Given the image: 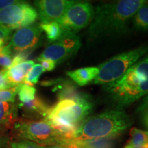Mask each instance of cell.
<instances>
[{"label":"cell","instance_id":"cell-34","mask_svg":"<svg viewBox=\"0 0 148 148\" xmlns=\"http://www.w3.org/2000/svg\"><path fill=\"white\" fill-rule=\"evenodd\" d=\"M46 148H66L65 146L63 145H51V146H47Z\"/></svg>","mask_w":148,"mask_h":148},{"label":"cell","instance_id":"cell-3","mask_svg":"<svg viewBox=\"0 0 148 148\" xmlns=\"http://www.w3.org/2000/svg\"><path fill=\"white\" fill-rule=\"evenodd\" d=\"M132 124V118L124 111L117 109L107 110L86 118L67 141L117 137Z\"/></svg>","mask_w":148,"mask_h":148},{"label":"cell","instance_id":"cell-9","mask_svg":"<svg viewBox=\"0 0 148 148\" xmlns=\"http://www.w3.org/2000/svg\"><path fill=\"white\" fill-rule=\"evenodd\" d=\"M82 43L76 34L64 32L60 39L48 45L38 58L53 61L60 64L76 54Z\"/></svg>","mask_w":148,"mask_h":148},{"label":"cell","instance_id":"cell-4","mask_svg":"<svg viewBox=\"0 0 148 148\" xmlns=\"http://www.w3.org/2000/svg\"><path fill=\"white\" fill-rule=\"evenodd\" d=\"M93 106L88 95L76 99H62L51 107L43 120L63 134L67 141L91 113Z\"/></svg>","mask_w":148,"mask_h":148},{"label":"cell","instance_id":"cell-16","mask_svg":"<svg viewBox=\"0 0 148 148\" xmlns=\"http://www.w3.org/2000/svg\"><path fill=\"white\" fill-rule=\"evenodd\" d=\"M18 106L23 109V110L27 114L39 115L45 119L51 107L45 101L38 96H36L32 101L29 102L18 104Z\"/></svg>","mask_w":148,"mask_h":148},{"label":"cell","instance_id":"cell-25","mask_svg":"<svg viewBox=\"0 0 148 148\" xmlns=\"http://www.w3.org/2000/svg\"><path fill=\"white\" fill-rule=\"evenodd\" d=\"M8 148H46V147L28 140H16L9 142Z\"/></svg>","mask_w":148,"mask_h":148},{"label":"cell","instance_id":"cell-14","mask_svg":"<svg viewBox=\"0 0 148 148\" xmlns=\"http://www.w3.org/2000/svg\"><path fill=\"white\" fill-rule=\"evenodd\" d=\"M99 73L97 66H90L77 69L66 72V75L75 84L79 86H85L91 84Z\"/></svg>","mask_w":148,"mask_h":148},{"label":"cell","instance_id":"cell-10","mask_svg":"<svg viewBox=\"0 0 148 148\" xmlns=\"http://www.w3.org/2000/svg\"><path fill=\"white\" fill-rule=\"evenodd\" d=\"M42 31L39 24L31 25L17 29L11 36L7 47L12 58L24 51H32L41 42Z\"/></svg>","mask_w":148,"mask_h":148},{"label":"cell","instance_id":"cell-20","mask_svg":"<svg viewBox=\"0 0 148 148\" xmlns=\"http://www.w3.org/2000/svg\"><path fill=\"white\" fill-rule=\"evenodd\" d=\"M130 138L127 145L137 147H147L148 148V134L147 132L143 131L136 127L131 129Z\"/></svg>","mask_w":148,"mask_h":148},{"label":"cell","instance_id":"cell-26","mask_svg":"<svg viewBox=\"0 0 148 148\" xmlns=\"http://www.w3.org/2000/svg\"><path fill=\"white\" fill-rule=\"evenodd\" d=\"M37 60L40 62V64L42 66L45 71H52L55 69L56 64L53 61L50 60H47V59H41V58H37Z\"/></svg>","mask_w":148,"mask_h":148},{"label":"cell","instance_id":"cell-35","mask_svg":"<svg viewBox=\"0 0 148 148\" xmlns=\"http://www.w3.org/2000/svg\"><path fill=\"white\" fill-rule=\"evenodd\" d=\"M123 148H147V147H134V146H131V145H127L125 146Z\"/></svg>","mask_w":148,"mask_h":148},{"label":"cell","instance_id":"cell-33","mask_svg":"<svg viewBox=\"0 0 148 148\" xmlns=\"http://www.w3.org/2000/svg\"><path fill=\"white\" fill-rule=\"evenodd\" d=\"M64 146H65L66 148H84L81 146H79L77 144L74 143H71V142H66L65 143V145Z\"/></svg>","mask_w":148,"mask_h":148},{"label":"cell","instance_id":"cell-1","mask_svg":"<svg viewBox=\"0 0 148 148\" xmlns=\"http://www.w3.org/2000/svg\"><path fill=\"white\" fill-rule=\"evenodd\" d=\"M145 3L143 0H121L98 5L90 24L88 36L96 39L127 34L133 16Z\"/></svg>","mask_w":148,"mask_h":148},{"label":"cell","instance_id":"cell-27","mask_svg":"<svg viewBox=\"0 0 148 148\" xmlns=\"http://www.w3.org/2000/svg\"><path fill=\"white\" fill-rule=\"evenodd\" d=\"M10 88H12V86L7 82L3 70H1L0 71V90L10 89Z\"/></svg>","mask_w":148,"mask_h":148},{"label":"cell","instance_id":"cell-29","mask_svg":"<svg viewBox=\"0 0 148 148\" xmlns=\"http://www.w3.org/2000/svg\"><path fill=\"white\" fill-rule=\"evenodd\" d=\"M147 110H148V93L145 95V97H144L141 103H140V106H138V108H137L136 112H137V113L140 114Z\"/></svg>","mask_w":148,"mask_h":148},{"label":"cell","instance_id":"cell-36","mask_svg":"<svg viewBox=\"0 0 148 148\" xmlns=\"http://www.w3.org/2000/svg\"><path fill=\"white\" fill-rule=\"evenodd\" d=\"M147 134H148V132H147Z\"/></svg>","mask_w":148,"mask_h":148},{"label":"cell","instance_id":"cell-6","mask_svg":"<svg viewBox=\"0 0 148 148\" xmlns=\"http://www.w3.org/2000/svg\"><path fill=\"white\" fill-rule=\"evenodd\" d=\"M147 53L148 45H142L110 58L97 66L99 73L91 84L105 86L116 82Z\"/></svg>","mask_w":148,"mask_h":148},{"label":"cell","instance_id":"cell-32","mask_svg":"<svg viewBox=\"0 0 148 148\" xmlns=\"http://www.w3.org/2000/svg\"><path fill=\"white\" fill-rule=\"evenodd\" d=\"M141 115V120L143 122V125H145L146 128L148 129V110L145 111L140 114Z\"/></svg>","mask_w":148,"mask_h":148},{"label":"cell","instance_id":"cell-2","mask_svg":"<svg viewBox=\"0 0 148 148\" xmlns=\"http://www.w3.org/2000/svg\"><path fill=\"white\" fill-rule=\"evenodd\" d=\"M117 110L130 106L148 93V53L131 66L121 79L104 86Z\"/></svg>","mask_w":148,"mask_h":148},{"label":"cell","instance_id":"cell-23","mask_svg":"<svg viewBox=\"0 0 148 148\" xmlns=\"http://www.w3.org/2000/svg\"><path fill=\"white\" fill-rule=\"evenodd\" d=\"M12 56L7 45L0 47V66L8 69L12 66Z\"/></svg>","mask_w":148,"mask_h":148},{"label":"cell","instance_id":"cell-7","mask_svg":"<svg viewBox=\"0 0 148 148\" xmlns=\"http://www.w3.org/2000/svg\"><path fill=\"white\" fill-rule=\"evenodd\" d=\"M38 18L36 9L29 3L18 1L0 10V30L14 29L32 25Z\"/></svg>","mask_w":148,"mask_h":148},{"label":"cell","instance_id":"cell-8","mask_svg":"<svg viewBox=\"0 0 148 148\" xmlns=\"http://www.w3.org/2000/svg\"><path fill=\"white\" fill-rule=\"evenodd\" d=\"M94 14L95 8L91 3L76 1L66 11L58 23L64 32L76 34L91 23Z\"/></svg>","mask_w":148,"mask_h":148},{"label":"cell","instance_id":"cell-11","mask_svg":"<svg viewBox=\"0 0 148 148\" xmlns=\"http://www.w3.org/2000/svg\"><path fill=\"white\" fill-rule=\"evenodd\" d=\"M76 1L72 0H38L34 4L41 23L58 22Z\"/></svg>","mask_w":148,"mask_h":148},{"label":"cell","instance_id":"cell-13","mask_svg":"<svg viewBox=\"0 0 148 148\" xmlns=\"http://www.w3.org/2000/svg\"><path fill=\"white\" fill-rule=\"evenodd\" d=\"M34 65L33 60H26L8 69H3L7 82L12 88L23 84L27 73Z\"/></svg>","mask_w":148,"mask_h":148},{"label":"cell","instance_id":"cell-19","mask_svg":"<svg viewBox=\"0 0 148 148\" xmlns=\"http://www.w3.org/2000/svg\"><path fill=\"white\" fill-rule=\"evenodd\" d=\"M133 27L138 31L148 30V3H145L133 16Z\"/></svg>","mask_w":148,"mask_h":148},{"label":"cell","instance_id":"cell-22","mask_svg":"<svg viewBox=\"0 0 148 148\" xmlns=\"http://www.w3.org/2000/svg\"><path fill=\"white\" fill-rule=\"evenodd\" d=\"M45 71L42 66L40 64H36L32 66V69L27 73V75L24 79V84L32 86L36 84L38 82L40 75Z\"/></svg>","mask_w":148,"mask_h":148},{"label":"cell","instance_id":"cell-5","mask_svg":"<svg viewBox=\"0 0 148 148\" xmlns=\"http://www.w3.org/2000/svg\"><path fill=\"white\" fill-rule=\"evenodd\" d=\"M17 140H28L43 146L64 145L66 141L63 134L45 120L17 119L12 126Z\"/></svg>","mask_w":148,"mask_h":148},{"label":"cell","instance_id":"cell-24","mask_svg":"<svg viewBox=\"0 0 148 148\" xmlns=\"http://www.w3.org/2000/svg\"><path fill=\"white\" fill-rule=\"evenodd\" d=\"M18 86L10 89L0 90V103L3 102H14L17 95Z\"/></svg>","mask_w":148,"mask_h":148},{"label":"cell","instance_id":"cell-17","mask_svg":"<svg viewBox=\"0 0 148 148\" xmlns=\"http://www.w3.org/2000/svg\"><path fill=\"white\" fill-rule=\"evenodd\" d=\"M40 29L45 34L47 40L51 43L54 42L63 36L64 31L58 22H51L49 23H40Z\"/></svg>","mask_w":148,"mask_h":148},{"label":"cell","instance_id":"cell-30","mask_svg":"<svg viewBox=\"0 0 148 148\" xmlns=\"http://www.w3.org/2000/svg\"><path fill=\"white\" fill-rule=\"evenodd\" d=\"M18 1H12V0H0V10L8 5L17 3Z\"/></svg>","mask_w":148,"mask_h":148},{"label":"cell","instance_id":"cell-31","mask_svg":"<svg viewBox=\"0 0 148 148\" xmlns=\"http://www.w3.org/2000/svg\"><path fill=\"white\" fill-rule=\"evenodd\" d=\"M8 143L6 137L0 134V148H8Z\"/></svg>","mask_w":148,"mask_h":148},{"label":"cell","instance_id":"cell-28","mask_svg":"<svg viewBox=\"0 0 148 148\" xmlns=\"http://www.w3.org/2000/svg\"><path fill=\"white\" fill-rule=\"evenodd\" d=\"M12 32L0 30V47L4 46L8 40L10 39Z\"/></svg>","mask_w":148,"mask_h":148},{"label":"cell","instance_id":"cell-18","mask_svg":"<svg viewBox=\"0 0 148 148\" xmlns=\"http://www.w3.org/2000/svg\"><path fill=\"white\" fill-rule=\"evenodd\" d=\"M116 137H108L83 140V141L66 142L74 143L84 148H114L116 145Z\"/></svg>","mask_w":148,"mask_h":148},{"label":"cell","instance_id":"cell-12","mask_svg":"<svg viewBox=\"0 0 148 148\" xmlns=\"http://www.w3.org/2000/svg\"><path fill=\"white\" fill-rule=\"evenodd\" d=\"M46 82H48L46 86L51 84L54 85L55 88H53V91L56 92L58 101L62 99H79L87 95L84 92L79 91L77 86L70 80H64L62 79Z\"/></svg>","mask_w":148,"mask_h":148},{"label":"cell","instance_id":"cell-15","mask_svg":"<svg viewBox=\"0 0 148 148\" xmlns=\"http://www.w3.org/2000/svg\"><path fill=\"white\" fill-rule=\"evenodd\" d=\"M18 104L14 102L0 103V128H11L18 119Z\"/></svg>","mask_w":148,"mask_h":148},{"label":"cell","instance_id":"cell-21","mask_svg":"<svg viewBox=\"0 0 148 148\" xmlns=\"http://www.w3.org/2000/svg\"><path fill=\"white\" fill-rule=\"evenodd\" d=\"M36 88L32 86H29L24 83L18 85L17 95L20 103H24L32 101L36 96Z\"/></svg>","mask_w":148,"mask_h":148}]
</instances>
